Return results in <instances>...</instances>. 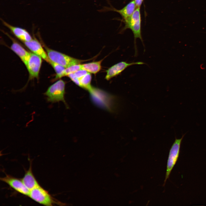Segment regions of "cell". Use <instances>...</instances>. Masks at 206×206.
Instances as JSON below:
<instances>
[{"mask_svg": "<svg viewBox=\"0 0 206 206\" xmlns=\"http://www.w3.org/2000/svg\"><path fill=\"white\" fill-rule=\"evenodd\" d=\"M88 92L92 102L96 106L110 112L114 111L117 106L116 96L93 86Z\"/></svg>", "mask_w": 206, "mask_h": 206, "instance_id": "cell-1", "label": "cell"}, {"mask_svg": "<svg viewBox=\"0 0 206 206\" xmlns=\"http://www.w3.org/2000/svg\"><path fill=\"white\" fill-rule=\"evenodd\" d=\"M124 22L125 25L122 31H123L127 29H130L132 30L134 34L135 56H136L137 54L136 39L137 38H139L144 45L141 33V17L140 7L136 8L131 17L124 21Z\"/></svg>", "mask_w": 206, "mask_h": 206, "instance_id": "cell-2", "label": "cell"}, {"mask_svg": "<svg viewBox=\"0 0 206 206\" xmlns=\"http://www.w3.org/2000/svg\"><path fill=\"white\" fill-rule=\"evenodd\" d=\"M65 86V82L61 79L50 86L44 93L47 97V101L52 103L62 102L68 108L64 97Z\"/></svg>", "mask_w": 206, "mask_h": 206, "instance_id": "cell-3", "label": "cell"}, {"mask_svg": "<svg viewBox=\"0 0 206 206\" xmlns=\"http://www.w3.org/2000/svg\"><path fill=\"white\" fill-rule=\"evenodd\" d=\"M44 48L50 60L66 68L73 65L80 64L85 61L73 58L45 46H44Z\"/></svg>", "mask_w": 206, "mask_h": 206, "instance_id": "cell-4", "label": "cell"}, {"mask_svg": "<svg viewBox=\"0 0 206 206\" xmlns=\"http://www.w3.org/2000/svg\"><path fill=\"white\" fill-rule=\"evenodd\" d=\"M185 134L183 135L180 138H175V140L170 149L167 161L163 186L165 185L167 180L169 178L170 173L177 161L179 156L181 143Z\"/></svg>", "mask_w": 206, "mask_h": 206, "instance_id": "cell-5", "label": "cell"}, {"mask_svg": "<svg viewBox=\"0 0 206 206\" xmlns=\"http://www.w3.org/2000/svg\"><path fill=\"white\" fill-rule=\"evenodd\" d=\"M35 201L46 206H52L54 202L53 197L40 185L31 190L28 196Z\"/></svg>", "mask_w": 206, "mask_h": 206, "instance_id": "cell-6", "label": "cell"}, {"mask_svg": "<svg viewBox=\"0 0 206 206\" xmlns=\"http://www.w3.org/2000/svg\"><path fill=\"white\" fill-rule=\"evenodd\" d=\"M42 59L39 56L30 52L29 58L26 66L30 79L38 78L42 63Z\"/></svg>", "mask_w": 206, "mask_h": 206, "instance_id": "cell-7", "label": "cell"}, {"mask_svg": "<svg viewBox=\"0 0 206 206\" xmlns=\"http://www.w3.org/2000/svg\"><path fill=\"white\" fill-rule=\"evenodd\" d=\"M144 64V63L141 62L131 63L124 61L120 62L113 65L106 71V74L105 78L107 80H109L119 75L127 68L130 66Z\"/></svg>", "mask_w": 206, "mask_h": 206, "instance_id": "cell-8", "label": "cell"}, {"mask_svg": "<svg viewBox=\"0 0 206 206\" xmlns=\"http://www.w3.org/2000/svg\"><path fill=\"white\" fill-rule=\"evenodd\" d=\"M0 179L17 192L29 196L30 191L25 185L21 179L8 175H6L4 177L1 178Z\"/></svg>", "mask_w": 206, "mask_h": 206, "instance_id": "cell-9", "label": "cell"}, {"mask_svg": "<svg viewBox=\"0 0 206 206\" xmlns=\"http://www.w3.org/2000/svg\"><path fill=\"white\" fill-rule=\"evenodd\" d=\"M23 42L32 53L40 56L47 62H49V60L46 52L44 50L41 44L37 40L34 39L30 41Z\"/></svg>", "mask_w": 206, "mask_h": 206, "instance_id": "cell-10", "label": "cell"}, {"mask_svg": "<svg viewBox=\"0 0 206 206\" xmlns=\"http://www.w3.org/2000/svg\"><path fill=\"white\" fill-rule=\"evenodd\" d=\"M1 21L3 25L10 29L15 37L23 42L33 39L30 34L25 29L12 25L2 19Z\"/></svg>", "mask_w": 206, "mask_h": 206, "instance_id": "cell-11", "label": "cell"}, {"mask_svg": "<svg viewBox=\"0 0 206 206\" xmlns=\"http://www.w3.org/2000/svg\"><path fill=\"white\" fill-rule=\"evenodd\" d=\"M10 48L20 58L26 67L30 56V52H28L19 43L14 41Z\"/></svg>", "mask_w": 206, "mask_h": 206, "instance_id": "cell-12", "label": "cell"}, {"mask_svg": "<svg viewBox=\"0 0 206 206\" xmlns=\"http://www.w3.org/2000/svg\"><path fill=\"white\" fill-rule=\"evenodd\" d=\"M31 165L21 179L25 185L30 191L39 185L33 174Z\"/></svg>", "mask_w": 206, "mask_h": 206, "instance_id": "cell-13", "label": "cell"}, {"mask_svg": "<svg viewBox=\"0 0 206 206\" xmlns=\"http://www.w3.org/2000/svg\"><path fill=\"white\" fill-rule=\"evenodd\" d=\"M136 7L134 1L132 0L120 10L112 9L121 15L124 21L131 17L135 10Z\"/></svg>", "mask_w": 206, "mask_h": 206, "instance_id": "cell-14", "label": "cell"}, {"mask_svg": "<svg viewBox=\"0 0 206 206\" xmlns=\"http://www.w3.org/2000/svg\"><path fill=\"white\" fill-rule=\"evenodd\" d=\"M103 60L102 59L98 61L82 64V69L91 74H96L101 70V63Z\"/></svg>", "mask_w": 206, "mask_h": 206, "instance_id": "cell-15", "label": "cell"}, {"mask_svg": "<svg viewBox=\"0 0 206 206\" xmlns=\"http://www.w3.org/2000/svg\"><path fill=\"white\" fill-rule=\"evenodd\" d=\"M80 87L87 90L88 91L92 87L91 82L92 76L91 73L89 72L79 79Z\"/></svg>", "mask_w": 206, "mask_h": 206, "instance_id": "cell-16", "label": "cell"}, {"mask_svg": "<svg viewBox=\"0 0 206 206\" xmlns=\"http://www.w3.org/2000/svg\"><path fill=\"white\" fill-rule=\"evenodd\" d=\"M49 63L53 67L55 72L56 74L55 79H58L65 76V67L50 60Z\"/></svg>", "mask_w": 206, "mask_h": 206, "instance_id": "cell-17", "label": "cell"}, {"mask_svg": "<svg viewBox=\"0 0 206 206\" xmlns=\"http://www.w3.org/2000/svg\"><path fill=\"white\" fill-rule=\"evenodd\" d=\"M81 69H82V66L80 64L70 66L66 68L65 76H67L69 74L74 73Z\"/></svg>", "mask_w": 206, "mask_h": 206, "instance_id": "cell-18", "label": "cell"}, {"mask_svg": "<svg viewBox=\"0 0 206 206\" xmlns=\"http://www.w3.org/2000/svg\"><path fill=\"white\" fill-rule=\"evenodd\" d=\"M88 73V72L86 70L83 69H81L73 73L75 77L79 79Z\"/></svg>", "mask_w": 206, "mask_h": 206, "instance_id": "cell-19", "label": "cell"}, {"mask_svg": "<svg viewBox=\"0 0 206 206\" xmlns=\"http://www.w3.org/2000/svg\"><path fill=\"white\" fill-rule=\"evenodd\" d=\"M75 84L80 87V82L79 79L75 76L73 73L69 74L67 76Z\"/></svg>", "mask_w": 206, "mask_h": 206, "instance_id": "cell-20", "label": "cell"}, {"mask_svg": "<svg viewBox=\"0 0 206 206\" xmlns=\"http://www.w3.org/2000/svg\"><path fill=\"white\" fill-rule=\"evenodd\" d=\"M143 0H134L136 8L140 7Z\"/></svg>", "mask_w": 206, "mask_h": 206, "instance_id": "cell-21", "label": "cell"}]
</instances>
